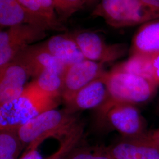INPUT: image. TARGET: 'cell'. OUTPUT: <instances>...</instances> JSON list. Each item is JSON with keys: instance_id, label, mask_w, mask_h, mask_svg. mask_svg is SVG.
Returning <instances> with one entry per match:
<instances>
[{"instance_id": "14", "label": "cell", "mask_w": 159, "mask_h": 159, "mask_svg": "<svg viewBox=\"0 0 159 159\" xmlns=\"http://www.w3.org/2000/svg\"><path fill=\"white\" fill-rule=\"evenodd\" d=\"M41 43L47 51L66 66L86 59L69 33L54 35Z\"/></svg>"}, {"instance_id": "20", "label": "cell", "mask_w": 159, "mask_h": 159, "mask_svg": "<svg viewBox=\"0 0 159 159\" xmlns=\"http://www.w3.org/2000/svg\"><path fill=\"white\" fill-rule=\"evenodd\" d=\"M55 10L61 21H67L77 12L83 10V0H52Z\"/></svg>"}, {"instance_id": "1", "label": "cell", "mask_w": 159, "mask_h": 159, "mask_svg": "<svg viewBox=\"0 0 159 159\" xmlns=\"http://www.w3.org/2000/svg\"><path fill=\"white\" fill-rule=\"evenodd\" d=\"M58 104V97L41 91L32 81L20 96L0 105V130H16L40 114L57 108Z\"/></svg>"}, {"instance_id": "6", "label": "cell", "mask_w": 159, "mask_h": 159, "mask_svg": "<svg viewBox=\"0 0 159 159\" xmlns=\"http://www.w3.org/2000/svg\"><path fill=\"white\" fill-rule=\"evenodd\" d=\"M100 108L109 124L125 138H134L146 134L144 121L134 104L108 98Z\"/></svg>"}, {"instance_id": "22", "label": "cell", "mask_w": 159, "mask_h": 159, "mask_svg": "<svg viewBox=\"0 0 159 159\" xmlns=\"http://www.w3.org/2000/svg\"><path fill=\"white\" fill-rule=\"evenodd\" d=\"M154 83L159 85V52L151 54Z\"/></svg>"}, {"instance_id": "16", "label": "cell", "mask_w": 159, "mask_h": 159, "mask_svg": "<svg viewBox=\"0 0 159 159\" xmlns=\"http://www.w3.org/2000/svg\"><path fill=\"white\" fill-rule=\"evenodd\" d=\"M30 12L44 21L50 30L58 32L66 31L59 18L52 0H18Z\"/></svg>"}, {"instance_id": "17", "label": "cell", "mask_w": 159, "mask_h": 159, "mask_svg": "<svg viewBox=\"0 0 159 159\" xmlns=\"http://www.w3.org/2000/svg\"><path fill=\"white\" fill-rule=\"evenodd\" d=\"M113 69L135 74L154 82L151 54H133L128 60Z\"/></svg>"}, {"instance_id": "25", "label": "cell", "mask_w": 159, "mask_h": 159, "mask_svg": "<svg viewBox=\"0 0 159 159\" xmlns=\"http://www.w3.org/2000/svg\"><path fill=\"white\" fill-rule=\"evenodd\" d=\"M150 137L153 139L157 143L159 144V129L154 131L153 133L149 134Z\"/></svg>"}, {"instance_id": "4", "label": "cell", "mask_w": 159, "mask_h": 159, "mask_svg": "<svg viewBox=\"0 0 159 159\" xmlns=\"http://www.w3.org/2000/svg\"><path fill=\"white\" fill-rule=\"evenodd\" d=\"M102 78L107 87L108 98L133 104L150 99L157 86L148 79L114 69L106 72Z\"/></svg>"}, {"instance_id": "12", "label": "cell", "mask_w": 159, "mask_h": 159, "mask_svg": "<svg viewBox=\"0 0 159 159\" xmlns=\"http://www.w3.org/2000/svg\"><path fill=\"white\" fill-rule=\"evenodd\" d=\"M30 77L25 67L15 61L0 71V105L20 96Z\"/></svg>"}, {"instance_id": "11", "label": "cell", "mask_w": 159, "mask_h": 159, "mask_svg": "<svg viewBox=\"0 0 159 159\" xmlns=\"http://www.w3.org/2000/svg\"><path fill=\"white\" fill-rule=\"evenodd\" d=\"M102 76L83 87L64 102L68 113L73 114L77 111L100 107L106 102L109 94Z\"/></svg>"}, {"instance_id": "26", "label": "cell", "mask_w": 159, "mask_h": 159, "mask_svg": "<svg viewBox=\"0 0 159 159\" xmlns=\"http://www.w3.org/2000/svg\"><path fill=\"white\" fill-rule=\"evenodd\" d=\"M98 1H99V0H83L84 3L85 4V5H88V6L93 5L97 2Z\"/></svg>"}, {"instance_id": "3", "label": "cell", "mask_w": 159, "mask_h": 159, "mask_svg": "<svg viewBox=\"0 0 159 159\" xmlns=\"http://www.w3.org/2000/svg\"><path fill=\"white\" fill-rule=\"evenodd\" d=\"M91 15L101 17L110 26L119 29L156 20L159 18V9L141 0H100Z\"/></svg>"}, {"instance_id": "5", "label": "cell", "mask_w": 159, "mask_h": 159, "mask_svg": "<svg viewBox=\"0 0 159 159\" xmlns=\"http://www.w3.org/2000/svg\"><path fill=\"white\" fill-rule=\"evenodd\" d=\"M47 31L39 27L23 24L1 30L0 33V71L11 63L19 52L45 39Z\"/></svg>"}, {"instance_id": "9", "label": "cell", "mask_w": 159, "mask_h": 159, "mask_svg": "<svg viewBox=\"0 0 159 159\" xmlns=\"http://www.w3.org/2000/svg\"><path fill=\"white\" fill-rule=\"evenodd\" d=\"M13 61L24 66L30 77L34 79L46 71H55L63 75L67 67L47 51L42 43L26 47L18 54Z\"/></svg>"}, {"instance_id": "21", "label": "cell", "mask_w": 159, "mask_h": 159, "mask_svg": "<svg viewBox=\"0 0 159 159\" xmlns=\"http://www.w3.org/2000/svg\"><path fill=\"white\" fill-rule=\"evenodd\" d=\"M64 159H114L105 148H79L74 149Z\"/></svg>"}, {"instance_id": "7", "label": "cell", "mask_w": 159, "mask_h": 159, "mask_svg": "<svg viewBox=\"0 0 159 159\" xmlns=\"http://www.w3.org/2000/svg\"><path fill=\"white\" fill-rule=\"evenodd\" d=\"M86 59L105 63L113 61L124 56L126 47L123 44H107L96 32L89 30L69 33Z\"/></svg>"}, {"instance_id": "23", "label": "cell", "mask_w": 159, "mask_h": 159, "mask_svg": "<svg viewBox=\"0 0 159 159\" xmlns=\"http://www.w3.org/2000/svg\"><path fill=\"white\" fill-rule=\"evenodd\" d=\"M19 159H43L37 148L27 150Z\"/></svg>"}, {"instance_id": "27", "label": "cell", "mask_w": 159, "mask_h": 159, "mask_svg": "<svg viewBox=\"0 0 159 159\" xmlns=\"http://www.w3.org/2000/svg\"><path fill=\"white\" fill-rule=\"evenodd\" d=\"M62 159V158H61L60 156H56V154H54L53 156H51L50 157L49 159Z\"/></svg>"}, {"instance_id": "8", "label": "cell", "mask_w": 159, "mask_h": 159, "mask_svg": "<svg viewBox=\"0 0 159 159\" xmlns=\"http://www.w3.org/2000/svg\"><path fill=\"white\" fill-rule=\"evenodd\" d=\"M103 63L85 59L66 67L62 75L63 91L61 97L64 102L85 85L100 78L106 71Z\"/></svg>"}, {"instance_id": "18", "label": "cell", "mask_w": 159, "mask_h": 159, "mask_svg": "<svg viewBox=\"0 0 159 159\" xmlns=\"http://www.w3.org/2000/svg\"><path fill=\"white\" fill-rule=\"evenodd\" d=\"M0 159H17L23 144L16 129L0 130Z\"/></svg>"}, {"instance_id": "10", "label": "cell", "mask_w": 159, "mask_h": 159, "mask_svg": "<svg viewBox=\"0 0 159 159\" xmlns=\"http://www.w3.org/2000/svg\"><path fill=\"white\" fill-rule=\"evenodd\" d=\"M114 159H159V144L149 134L125 138L105 148Z\"/></svg>"}, {"instance_id": "24", "label": "cell", "mask_w": 159, "mask_h": 159, "mask_svg": "<svg viewBox=\"0 0 159 159\" xmlns=\"http://www.w3.org/2000/svg\"><path fill=\"white\" fill-rule=\"evenodd\" d=\"M146 5L154 8L159 9V0H141Z\"/></svg>"}, {"instance_id": "2", "label": "cell", "mask_w": 159, "mask_h": 159, "mask_svg": "<svg viewBox=\"0 0 159 159\" xmlns=\"http://www.w3.org/2000/svg\"><path fill=\"white\" fill-rule=\"evenodd\" d=\"M66 110L52 109L29 120L16 129L17 135L27 150L37 148L47 138L65 134L76 124L75 119Z\"/></svg>"}, {"instance_id": "13", "label": "cell", "mask_w": 159, "mask_h": 159, "mask_svg": "<svg viewBox=\"0 0 159 159\" xmlns=\"http://www.w3.org/2000/svg\"><path fill=\"white\" fill-rule=\"evenodd\" d=\"M23 24L50 30L44 21L30 12L18 0H0L1 30Z\"/></svg>"}, {"instance_id": "15", "label": "cell", "mask_w": 159, "mask_h": 159, "mask_svg": "<svg viewBox=\"0 0 159 159\" xmlns=\"http://www.w3.org/2000/svg\"><path fill=\"white\" fill-rule=\"evenodd\" d=\"M131 54H152L159 52V20L144 23L132 41Z\"/></svg>"}, {"instance_id": "19", "label": "cell", "mask_w": 159, "mask_h": 159, "mask_svg": "<svg viewBox=\"0 0 159 159\" xmlns=\"http://www.w3.org/2000/svg\"><path fill=\"white\" fill-rule=\"evenodd\" d=\"M34 84L41 91L51 96H61L63 81L62 75L55 71H46L35 77Z\"/></svg>"}]
</instances>
